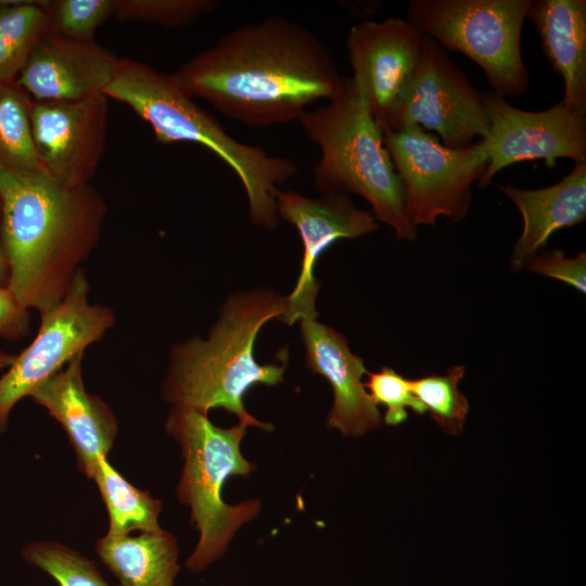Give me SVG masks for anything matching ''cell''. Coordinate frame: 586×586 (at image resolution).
Listing matches in <instances>:
<instances>
[{"label": "cell", "mask_w": 586, "mask_h": 586, "mask_svg": "<svg viewBox=\"0 0 586 586\" xmlns=\"http://www.w3.org/2000/svg\"><path fill=\"white\" fill-rule=\"evenodd\" d=\"M173 74L189 95L254 128L298 120L344 78L327 44L281 15L227 31Z\"/></svg>", "instance_id": "6da1fadb"}, {"label": "cell", "mask_w": 586, "mask_h": 586, "mask_svg": "<svg viewBox=\"0 0 586 586\" xmlns=\"http://www.w3.org/2000/svg\"><path fill=\"white\" fill-rule=\"evenodd\" d=\"M106 211L90 183L0 167V244L8 286L23 306L42 313L63 298L100 240Z\"/></svg>", "instance_id": "7a4b0ae2"}, {"label": "cell", "mask_w": 586, "mask_h": 586, "mask_svg": "<svg viewBox=\"0 0 586 586\" xmlns=\"http://www.w3.org/2000/svg\"><path fill=\"white\" fill-rule=\"evenodd\" d=\"M285 308V296L271 290L231 295L206 340L195 336L171 349L163 398L173 406L205 413L222 408L246 428L272 431V424L247 412L243 399L256 384L273 386L283 382L286 359L280 365H260L254 357V343L263 326L280 319Z\"/></svg>", "instance_id": "3957f363"}, {"label": "cell", "mask_w": 586, "mask_h": 586, "mask_svg": "<svg viewBox=\"0 0 586 586\" xmlns=\"http://www.w3.org/2000/svg\"><path fill=\"white\" fill-rule=\"evenodd\" d=\"M103 93L128 105L151 126L158 142L195 143L211 150L240 179L251 221L267 230L278 225V187L297 174L294 160L270 155L260 146L238 141L195 103L173 73L145 63L119 59Z\"/></svg>", "instance_id": "277c9868"}, {"label": "cell", "mask_w": 586, "mask_h": 586, "mask_svg": "<svg viewBox=\"0 0 586 586\" xmlns=\"http://www.w3.org/2000/svg\"><path fill=\"white\" fill-rule=\"evenodd\" d=\"M298 122L319 148L314 167L317 192L356 193L370 204L372 215L390 226L398 239L415 241L416 228L405 211V194L383 131L352 77H344L328 103L304 112Z\"/></svg>", "instance_id": "5b68a950"}, {"label": "cell", "mask_w": 586, "mask_h": 586, "mask_svg": "<svg viewBox=\"0 0 586 586\" xmlns=\"http://www.w3.org/2000/svg\"><path fill=\"white\" fill-rule=\"evenodd\" d=\"M165 428L181 448L183 469L177 496L190 508L191 522L200 533L186 568L200 573L220 559L237 532L260 512V501L229 505L222 498L226 481L247 476L256 466L241 453L246 426H216L207 413L190 407L171 406Z\"/></svg>", "instance_id": "8992f818"}, {"label": "cell", "mask_w": 586, "mask_h": 586, "mask_svg": "<svg viewBox=\"0 0 586 586\" xmlns=\"http://www.w3.org/2000/svg\"><path fill=\"white\" fill-rule=\"evenodd\" d=\"M532 0H411L407 21L484 72L493 91L521 95L528 87L521 30Z\"/></svg>", "instance_id": "52a82bcc"}, {"label": "cell", "mask_w": 586, "mask_h": 586, "mask_svg": "<svg viewBox=\"0 0 586 586\" xmlns=\"http://www.w3.org/2000/svg\"><path fill=\"white\" fill-rule=\"evenodd\" d=\"M383 142L399 176L405 211L410 222L435 226L440 217L451 222L466 218L471 205V187L487 163L483 139L453 149L418 125L383 131Z\"/></svg>", "instance_id": "ba28073f"}, {"label": "cell", "mask_w": 586, "mask_h": 586, "mask_svg": "<svg viewBox=\"0 0 586 586\" xmlns=\"http://www.w3.org/2000/svg\"><path fill=\"white\" fill-rule=\"evenodd\" d=\"M88 295L89 284L80 269L63 298L40 313L36 336L20 355H15L0 378V435L21 399L84 354L115 324L112 309L91 304Z\"/></svg>", "instance_id": "9c48e42d"}, {"label": "cell", "mask_w": 586, "mask_h": 586, "mask_svg": "<svg viewBox=\"0 0 586 586\" xmlns=\"http://www.w3.org/2000/svg\"><path fill=\"white\" fill-rule=\"evenodd\" d=\"M407 125L434 130L443 144L459 149L486 139L491 124L480 92L432 38H423L418 67L386 130ZM385 131V130H383Z\"/></svg>", "instance_id": "30bf717a"}, {"label": "cell", "mask_w": 586, "mask_h": 586, "mask_svg": "<svg viewBox=\"0 0 586 586\" xmlns=\"http://www.w3.org/2000/svg\"><path fill=\"white\" fill-rule=\"evenodd\" d=\"M483 101L491 130L483 139L488 163L479 179L481 188L515 163L543 160L552 169L558 158L586 162V116L562 101L539 112L520 110L495 91H484Z\"/></svg>", "instance_id": "8fae6325"}, {"label": "cell", "mask_w": 586, "mask_h": 586, "mask_svg": "<svg viewBox=\"0 0 586 586\" xmlns=\"http://www.w3.org/2000/svg\"><path fill=\"white\" fill-rule=\"evenodd\" d=\"M424 36L409 21L390 17L351 27L346 50L369 111L386 130L420 62Z\"/></svg>", "instance_id": "7c38bea8"}, {"label": "cell", "mask_w": 586, "mask_h": 586, "mask_svg": "<svg viewBox=\"0 0 586 586\" xmlns=\"http://www.w3.org/2000/svg\"><path fill=\"white\" fill-rule=\"evenodd\" d=\"M30 117L41 169L68 186L88 184L105 146L109 98L33 101Z\"/></svg>", "instance_id": "4fadbf2b"}, {"label": "cell", "mask_w": 586, "mask_h": 586, "mask_svg": "<svg viewBox=\"0 0 586 586\" xmlns=\"http://www.w3.org/2000/svg\"><path fill=\"white\" fill-rule=\"evenodd\" d=\"M276 201L279 217L296 228L303 244L301 272L292 293L285 296L286 308L279 319L291 326L297 320L318 317L315 303L320 284L314 267L323 252L339 240L377 231L379 224L372 213L356 207L346 193L313 199L279 190Z\"/></svg>", "instance_id": "5bb4252c"}, {"label": "cell", "mask_w": 586, "mask_h": 586, "mask_svg": "<svg viewBox=\"0 0 586 586\" xmlns=\"http://www.w3.org/2000/svg\"><path fill=\"white\" fill-rule=\"evenodd\" d=\"M119 59L94 40L44 34L16 82L33 101H76L103 93Z\"/></svg>", "instance_id": "9a60e30c"}, {"label": "cell", "mask_w": 586, "mask_h": 586, "mask_svg": "<svg viewBox=\"0 0 586 586\" xmlns=\"http://www.w3.org/2000/svg\"><path fill=\"white\" fill-rule=\"evenodd\" d=\"M301 334L306 367L324 377L333 390L327 426L345 436H360L381 426L380 411L362 381L368 372L364 359L351 351L346 337L317 318L301 320Z\"/></svg>", "instance_id": "2e32d148"}, {"label": "cell", "mask_w": 586, "mask_h": 586, "mask_svg": "<svg viewBox=\"0 0 586 586\" xmlns=\"http://www.w3.org/2000/svg\"><path fill=\"white\" fill-rule=\"evenodd\" d=\"M84 354L35 388L29 395L65 430L80 470L93 479L101 457H107L117 435L110 407L87 392L82 379Z\"/></svg>", "instance_id": "e0dca14e"}, {"label": "cell", "mask_w": 586, "mask_h": 586, "mask_svg": "<svg viewBox=\"0 0 586 586\" xmlns=\"http://www.w3.org/2000/svg\"><path fill=\"white\" fill-rule=\"evenodd\" d=\"M500 191L519 209L523 219L521 235L513 246L510 267L525 268L556 231L579 225L586 219V162L575 163L558 183L534 190L500 186Z\"/></svg>", "instance_id": "ac0fdd59"}, {"label": "cell", "mask_w": 586, "mask_h": 586, "mask_svg": "<svg viewBox=\"0 0 586 586\" xmlns=\"http://www.w3.org/2000/svg\"><path fill=\"white\" fill-rule=\"evenodd\" d=\"M525 18L534 24L546 58L563 80L561 101L586 116V1L532 0Z\"/></svg>", "instance_id": "d6986e66"}, {"label": "cell", "mask_w": 586, "mask_h": 586, "mask_svg": "<svg viewBox=\"0 0 586 586\" xmlns=\"http://www.w3.org/2000/svg\"><path fill=\"white\" fill-rule=\"evenodd\" d=\"M95 550L122 586H174L180 570L177 540L163 528L135 536L105 535Z\"/></svg>", "instance_id": "ffe728a7"}, {"label": "cell", "mask_w": 586, "mask_h": 586, "mask_svg": "<svg viewBox=\"0 0 586 586\" xmlns=\"http://www.w3.org/2000/svg\"><path fill=\"white\" fill-rule=\"evenodd\" d=\"M93 480L109 513V536L129 535L133 531L160 530L162 501L129 483L107 460L101 457Z\"/></svg>", "instance_id": "44dd1931"}, {"label": "cell", "mask_w": 586, "mask_h": 586, "mask_svg": "<svg viewBox=\"0 0 586 586\" xmlns=\"http://www.w3.org/2000/svg\"><path fill=\"white\" fill-rule=\"evenodd\" d=\"M47 33V1H0V81H12Z\"/></svg>", "instance_id": "7402d4cb"}, {"label": "cell", "mask_w": 586, "mask_h": 586, "mask_svg": "<svg viewBox=\"0 0 586 586\" xmlns=\"http://www.w3.org/2000/svg\"><path fill=\"white\" fill-rule=\"evenodd\" d=\"M31 102L16 81H0V167L42 170L37 158L31 128Z\"/></svg>", "instance_id": "603a6c76"}, {"label": "cell", "mask_w": 586, "mask_h": 586, "mask_svg": "<svg viewBox=\"0 0 586 586\" xmlns=\"http://www.w3.org/2000/svg\"><path fill=\"white\" fill-rule=\"evenodd\" d=\"M464 366L448 368L444 374H429L409 380L413 395L431 419L449 435H460L470 410L469 402L459 390Z\"/></svg>", "instance_id": "cb8c5ba5"}, {"label": "cell", "mask_w": 586, "mask_h": 586, "mask_svg": "<svg viewBox=\"0 0 586 586\" xmlns=\"http://www.w3.org/2000/svg\"><path fill=\"white\" fill-rule=\"evenodd\" d=\"M22 556L51 575L60 586H112L106 583L93 561L55 542L27 544Z\"/></svg>", "instance_id": "d4e9b609"}, {"label": "cell", "mask_w": 586, "mask_h": 586, "mask_svg": "<svg viewBox=\"0 0 586 586\" xmlns=\"http://www.w3.org/2000/svg\"><path fill=\"white\" fill-rule=\"evenodd\" d=\"M116 0L47 1V33L78 41L94 40V33L114 16Z\"/></svg>", "instance_id": "484cf974"}, {"label": "cell", "mask_w": 586, "mask_h": 586, "mask_svg": "<svg viewBox=\"0 0 586 586\" xmlns=\"http://www.w3.org/2000/svg\"><path fill=\"white\" fill-rule=\"evenodd\" d=\"M218 3L216 0H116L114 17L124 23L180 28L213 12Z\"/></svg>", "instance_id": "4316f807"}, {"label": "cell", "mask_w": 586, "mask_h": 586, "mask_svg": "<svg viewBox=\"0 0 586 586\" xmlns=\"http://www.w3.org/2000/svg\"><path fill=\"white\" fill-rule=\"evenodd\" d=\"M365 387L371 400L385 407L384 423L395 426L408 418L407 409L418 415L425 413V408L413 395L409 380L390 367H382L377 372H367Z\"/></svg>", "instance_id": "83f0119b"}, {"label": "cell", "mask_w": 586, "mask_h": 586, "mask_svg": "<svg viewBox=\"0 0 586 586\" xmlns=\"http://www.w3.org/2000/svg\"><path fill=\"white\" fill-rule=\"evenodd\" d=\"M534 273L560 280L581 293H586V252L568 257L563 250H543L525 266Z\"/></svg>", "instance_id": "f1b7e54d"}, {"label": "cell", "mask_w": 586, "mask_h": 586, "mask_svg": "<svg viewBox=\"0 0 586 586\" xmlns=\"http://www.w3.org/2000/svg\"><path fill=\"white\" fill-rule=\"evenodd\" d=\"M29 313L8 285H0V336L20 340L29 332Z\"/></svg>", "instance_id": "f546056e"}, {"label": "cell", "mask_w": 586, "mask_h": 586, "mask_svg": "<svg viewBox=\"0 0 586 586\" xmlns=\"http://www.w3.org/2000/svg\"><path fill=\"white\" fill-rule=\"evenodd\" d=\"M9 282V268L5 260L1 244H0V285H8Z\"/></svg>", "instance_id": "4dcf8cb0"}, {"label": "cell", "mask_w": 586, "mask_h": 586, "mask_svg": "<svg viewBox=\"0 0 586 586\" xmlns=\"http://www.w3.org/2000/svg\"><path fill=\"white\" fill-rule=\"evenodd\" d=\"M15 355L0 351V370L7 369L14 360Z\"/></svg>", "instance_id": "1f68e13d"}]
</instances>
